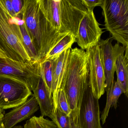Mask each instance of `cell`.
I'll list each match as a JSON object with an SVG mask.
<instances>
[{
  "mask_svg": "<svg viewBox=\"0 0 128 128\" xmlns=\"http://www.w3.org/2000/svg\"><path fill=\"white\" fill-rule=\"evenodd\" d=\"M90 85L88 58L86 52L71 48L60 88L66 93L71 109L72 121L78 124L83 97Z\"/></svg>",
  "mask_w": 128,
  "mask_h": 128,
  "instance_id": "cell-1",
  "label": "cell"
},
{
  "mask_svg": "<svg viewBox=\"0 0 128 128\" xmlns=\"http://www.w3.org/2000/svg\"><path fill=\"white\" fill-rule=\"evenodd\" d=\"M21 14L36 48L39 61L68 33H60L47 20L39 0H24Z\"/></svg>",
  "mask_w": 128,
  "mask_h": 128,
  "instance_id": "cell-2",
  "label": "cell"
},
{
  "mask_svg": "<svg viewBox=\"0 0 128 128\" xmlns=\"http://www.w3.org/2000/svg\"><path fill=\"white\" fill-rule=\"evenodd\" d=\"M40 9L51 26L60 33L76 38L80 23L88 10L82 0H39Z\"/></svg>",
  "mask_w": 128,
  "mask_h": 128,
  "instance_id": "cell-3",
  "label": "cell"
},
{
  "mask_svg": "<svg viewBox=\"0 0 128 128\" xmlns=\"http://www.w3.org/2000/svg\"><path fill=\"white\" fill-rule=\"evenodd\" d=\"M20 17H12L0 0V59L32 62L22 42L19 24Z\"/></svg>",
  "mask_w": 128,
  "mask_h": 128,
  "instance_id": "cell-4",
  "label": "cell"
},
{
  "mask_svg": "<svg viewBox=\"0 0 128 128\" xmlns=\"http://www.w3.org/2000/svg\"><path fill=\"white\" fill-rule=\"evenodd\" d=\"M101 7L106 29L113 40L128 47V0H104Z\"/></svg>",
  "mask_w": 128,
  "mask_h": 128,
  "instance_id": "cell-5",
  "label": "cell"
},
{
  "mask_svg": "<svg viewBox=\"0 0 128 128\" xmlns=\"http://www.w3.org/2000/svg\"><path fill=\"white\" fill-rule=\"evenodd\" d=\"M32 95V90L24 82L0 75V108L2 110L21 105Z\"/></svg>",
  "mask_w": 128,
  "mask_h": 128,
  "instance_id": "cell-6",
  "label": "cell"
},
{
  "mask_svg": "<svg viewBox=\"0 0 128 128\" xmlns=\"http://www.w3.org/2000/svg\"><path fill=\"white\" fill-rule=\"evenodd\" d=\"M39 62H22L0 59V75L21 81L32 91L40 76Z\"/></svg>",
  "mask_w": 128,
  "mask_h": 128,
  "instance_id": "cell-7",
  "label": "cell"
},
{
  "mask_svg": "<svg viewBox=\"0 0 128 128\" xmlns=\"http://www.w3.org/2000/svg\"><path fill=\"white\" fill-rule=\"evenodd\" d=\"M90 85L93 96L99 99L106 91L105 75L102 54L98 45L86 50Z\"/></svg>",
  "mask_w": 128,
  "mask_h": 128,
  "instance_id": "cell-8",
  "label": "cell"
},
{
  "mask_svg": "<svg viewBox=\"0 0 128 128\" xmlns=\"http://www.w3.org/2000/svg\"><path fill=\"white\" fill-rule=\"evenodd\" d=\"M103 32L93 11L88 10L80 23L76 42L81 49L87 50L98 44Z\"/></svg>",
  "mask_w": 128,
  "mask_h": 128,
  "instance_id": "cell-9",
  "label": "cell"
},
{
  "mask_svg": "<svg viewBox=\"0 0 128 128\" xmlns=\"http://www.w3.org/2000/svg\"><path fill=\"white\" fill-rule=\"evenodd\" d=\"M98 100L93 96L90 85L88 86L84 95L79 112L78 128H102Z\"/></svg>",
  "mask_w": 128,
  "mask_h": 128,
  "instance_id": "cell-10",
  "label": "cell"
},
{
  "mask_svg": "<svg viewBox=\"0 0 128 128\" xmlns=\"http://www.w3.org/2000/svg\"><path fill=\"white\" fill-rule=\"evenodd\" d=\"M112 37L106 40L101 39L98 43L102 54L105 75L106 91L108 92L114 81V72L116 71V62L118 56L124 54L126 47L117 42L112 44Z\"/></svg>",
  "mask_w": 128,
  "mask_h": 128,
  "instance_id": "cell-11",
  "label": "cell"
},
{
  "mask_svg": "<svg viewBox=\"0 0 128 128\" xmlns=\"http://www.w3.org/2000/svg\"><path fill=\"white\" fill-rule=\"evenodd\" d=\"M39 109L38 104L33 95L24 103L4 114L2 121L5 128H12L18 123L30 118Z\"/></svg>",
  "mask_w": 128,
  "mask_h": 128,
  "instance_id": "cell-12",
  "label": "cell"
},
{
  "mask_svg": "<svg viewBox=\"0 0 128 128\" xmlns=\"http://www.w3.org/2000/svg\"><path fill=\"white\" fill-rule=\"evenodd\" d=\"M32 91L38 104L42 116L51 119L54 107L53 97L49 94L41 76Z\"/></svg>",
  "mask_w": 128,
  "mask_h": 128,
  "instance_id": "cell-13",
  "label": "cell"
},
{
  "mask_svg": "<svg viewBox=\"0 0 128 128\" xmlns=\"http://www.w3.org/2000/svg\"><path fill=\"white\" fill-rule=\"evenodd\" d=\"M71 48L64 51L59 56L52 60V94L61 87L64 72Z\"/></svg>",
  "mask_w": 128,
  "mask_h": 128,
  "instance_id": "cell-14",
  "label": "cell"
},
{
  "mask_svg": "<svg viewBox=\"0 0 128 128\" xmlns=\"http://www.w3.org/2000/svg\"><path fill=\"white\" fill-rule=\"evenodd\" d=\"M128 47H126L125 54H121L118 56L116 62V81L122 90L124 95L128 96Z\"/></svg>",
  "mask_w": 128,
  "mask_h": 128,
  "instance_id": "cell-15",
  "label": "cell"
},
{
  "mask_svg": "<svg viewBox=\"0 0 128 128\" xmlns=\"http://www.w3.org/2000/svg\"><path fill=\"white\" fill-rule=\"evenodd\" d=\"M123 93V90L117 82L114 80L107 93L106 104L100 117V120H102L103 125L106 122L111 108L113 107L114 109H116L118 99Z\"/></svg>",
  "mask_w": 128,
  "mask_h": 128,
  "instance_id": "cell-16",
  "label": "cell"
},
{
  "mask_svg": "<svg viewBox=\"0 0 128 128\" xmlns=\"http://www.w3.org/2000/svg\"><path fill=\"white\" fill-rule=\"evenodd\" d=\"M75 42V36L72 34H68L56 44L44 59L53 60L59 56L64 51L72 48V44Z\"/></svg>",
  "mask_w": 128,
  "mask_h": 128,
  "instance_id": "cell-17",
  "label": "cell"
},
{
  "mask_svg": "<svg viewBox=\"0 0 128 128\" xmlns=\"http://www.w3.org/2000/svg\"><path fill=\"white\" fill-rule=\"evenodd\" d=\"M52 60L43 59L39 62L40 76L51 96H52Z\"/></svg>",
  "mask_w": 128,
  "mask_h": 128,
  "instance_id": "cell-18",
  "label": "cell"
},
{
  "mask_svg": "<svg viewBox=\"0 0 128 128\" xmlns=\"http://www.w3.org/2000/svg\"><path fill=\"white\" fill-rule=\"evenodd\" d=\"M19 27L23 44L31 60L32 61H39L37 52L23 19L19 24Z\"/></svg>",
  "mask_w": 128,
  "mask_h": 128,
  "instance_id": "cell-19",
  "label": "cell"
},
{
  "mask_svg": "<svg viewBox=\"0 0 128 128\" xmlns=\"http://www.w3.org/2000/svg\"><path fill=\"white\" fill-rule=\"evenodd\" d=\"M54 105L57 106L61 111L71 117V109L69 103L63 88H60L52 94Z\"/></svg>",
  "mask_w": 128,
  "mask_h": 128,
  "instance_id": "cell-20",
  "label": "cell"
},
{
  "mask_svg": "<svg viewBox=\"0 0 128 128\" xmlns=\"http://www.w3.org/2000/svg\"><path fill=\"white\" fill-rule=\"evenodd\" d=\"M24 128H58L52 120L45 118L43 116H33L27 120Z\"/></svg>",
  "mask_w": 128,
  "mask_h": 128,
  "instance_id": "cell-21",
  "label": "cell"
},
{
  "mask_svg": "<svg viewBox=\"0 0 128 128\" xmlns=\"http://www.w3.org/2000/svg\"><path fill=\"white\" fill-rule=\"evenodd\" d=\"M54 112L52 120L58 128H72V120L71 117L65 114L60 110L57 106L54 105Z\"/></svg>",
  "mask_w": 128,
  "mask_h": 128,
  "instance_id": "cell-22",
  "label": "cell"
},
{
  "mask_svg": "<svg viewBox=\"0 0 128 128\" xmlns=\"http://www.w3.org/2000/svg\"><path fill=\"white\" fill-rule=\"evenodd\" d=\"M11 2L14 17H18L21 15V12L23 8L24 0H11Z\"/></svg>",
  "mask_w": 128,
  "mask_h": 128,
  "instance_id": "cell-23",
  "label": "cell"
},
{
  "mask_svg": "<svg viewBox=\"0 0 128 128\" xmlns=\"http://www.w3.org/2000/svg\"><path fill=\"white\" fill-rule=\"evenodd\" d=\"M82 1L88 10L93 11L95 7L101 6L104 0H82Z\"/></svg>",
  "mask_w": 128,
  "mask_h": 128,
  "instance_id": "cell-24",
  "label": "cell"
},
{
  "mask_svg": "<svg viewBox=\"0 0 128 128\" xmlns=\"http://www.w3.org/2000/svg\"><path fill=\"white\" fill-rule=\"evenodd\" d=\"M5 6V7L8 11L9 14L12 17H14V12H13V9H12V6L11 0H2Z\"/></svg>",
  "mask_w": 128,
  "mask_h": 128,
  "instance_id": "cell-25",
  "label": "cell"
},
{
  "mask_svg": "<svg viewBox=\"0 0 128 128\" xmlns=\"http://www.w3.org/2000/svg\"><path fill=\"white\" fill-rule=\"evenodd\" d=\"M4 110H2L0 108V119H2L4 116Z\"/></svg>",
  "mask_w": 128,
  "mask_h": 128,
  "instance_id": "cell-26",
  "label": "cell"
},
{
  "mask_svg": "<svg viewBox=\"0 0 128 128\" xmlns=\"http://www.w3.org/2000/svg\"><path fill=\"white\" fill-rule=\"evenodd\" d=\"M72 128H78V124L72 121Z\"/></svg>",
  "mask_w": 128,
  "mask_h": 128,
  "instance_id": "cell-27",
  "label": "cell"
},
{
  "mask_svg": "<svg viewBox=\"0 0 128 128\" xmlns=\"http://www.w3.org/2000/svg\"><path fill=\"white\" fill-rule=\"evenodd\" d=\"M0 128H5L2 121V118L0 119Z\"/></svg>",
  "mask_w": 128,
  "mask_h": 128,
  "instance_id": "cell-28",
  "label": "cell"
},
{
  "mask_svg": "<svg viewBox=\"0 0 128 128\" xmlns=\"http://www.w3.org/2000/svg\"><path fill=\"white\" fill-rule=\"evenodd\" d=\"M12 128H24V127L21 126H16Z\"/></svg>",
  "mask_w": 128,
  "mask_h": 128,
  "instance_id": "cell-29",
  "label": "cell"
}]
</instances>
